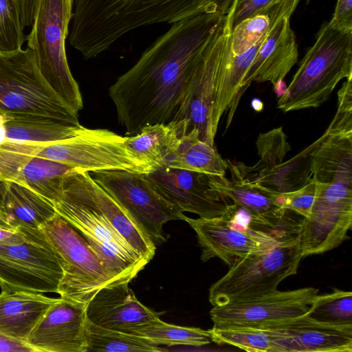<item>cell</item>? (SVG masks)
Returning a JSON list of instances; mask_svg holds the SVG:
<instances>
[{
	"instance_id": "cell-7",
	"label": "cell",
	"mask_w": 352,
	"mask_h": 352,
	"mask_svg": "<svg viewBox=\"0 0 352 352\" xmlns=\"http://www.w3.org/2000/svg\"><path fill=\"white\" fill-rule=\"evenodd\" d=\"M231 31L226 21L194 68L172 120L180 137L196 130L200 140L214 146L218 128L214 107L231 50Z\"/></svg>"
},
{
	"instance_id": "cell-6",
	"label": "cell",
	"mask_w": 352,
	"mask_h": 352,
	"mask_svg": "<svg viewBox=\"0 0 352 352\" xmlns=\"http://www.w3.org/2000/svg\"><path fill=\"white\" fill-rule=\"evenodd\" d=\"M302 258L298 233L285 236L230 267L210 287L209 301L212 306H223L276 292L282 280L297 273Z\"/></svg>"
},
{
	"instance_id": "cell-29",
	"label": "cell",
	"mask_w": 352,
	"mask_h": 352,
	"mask_svg": "<svg viewBox=\"0 0 352 352\" xmlns=\"http://www.w3.org/2000/svg\"><path fill=\"white\" fill-rule=\"evenodd\" d=\"M320 140V137L291 159L254 177H248L244 173L239 162L235 164L246 178L262 188L277 194L289 192L302 188L311 179V153Z\"/></svg>"
},
{
	"instance_id": "cell-9",
	"label": "cell",
	"mask_w": 352,
	"mask_h": 352,
	"mask_svg": "<svg viewBox=\"0 0 352 352\" xmlns=\"http://www.w3.org/2000/svg\"><path fill=\"white\" fill-rule=\"evenodd\" d=\"M41 229L63 268L60 298L87 305L102 288L119 284L82 234L63 217L56 213Z\"/></svg>"
},
{
	"instance_id": "cell-17",
	"label": "cell",
	"mask_w": 352,
	"mask_h": 352,
	"mask_svg": "<svg viewBox=\"0 0 352 352\" xmlns=\"http://www.w3.org/2000/svg\"><path fill=\"white\" fill-rule=\"evenodd\" d=\"M86 305L62 298L52 305L26 340L37 352H86Z\"/></svg>"
},
{
	"instance_id": "cell-44",
	"label": "cell",
	"mask_w": 352,
	"mask_h": 352,
	"mask_svg": "<svg viewBox=\"0 0 352 352\" xmlns=\"http://www.w3.org/2000/svg\"><path fill=\"white\" fill-rule=\"evenodd\" d=\"M10 119V116L0 113V145L7 142L6 124Z\"/></svg>"
},
{
	"instance_id": "cell-38",
	"label": "cell",
	"mask_w": 352,
	"mask_h": 352,
	"mask_svg": "<svg viewBox=\"0 0 352 352\" xmlns=\"http://www.w3.org/2000/svg\"><path fill=\"white\" fill-rule=\"evenodd\" d=\"M326 131L352 133V79H346L338 93V109Z\"/></svg>"
},
{
	"instance_id": "cell-12",
	"label": "cell",
	"mask_w": 352,
	"mask_h": 352,
	"mask_svg": "<svg viewBox=\"0 0 352 352\" xmlns=\"http://www.w3.org/2000/svg\"><path fill=\"white\" fill-rule=\"evenodd\" d=\"M89 173L129 212L155 245L165 241L163 226L166 223L183 220L185 214L155 190L144 173L122 170Z\"/></svg>"
},
{
	"instance_id": "cell-24",
	"label": "cell",
	"mask_w": 352,
	"mask_h": 352,
	"mask_svg": "<svg viewBox=\"0 0 352 352\" xmlns=\"http://www.w3.org/2000/svg\"><path fill=\"white\" fill-rule=\"evenodd\" d=\"M311 173L318 182L352 184V133L325 131L311 153Z\"/></svg>"
},
{
	"instance_id": "cell-28",
	"label": "cell",
	"mask_w": 352,
	"mask_h": 352,
	"mask_svg": "<svg viewBox=\"0 0 352 352\" xmlns=\"http://www.w3.org/2000/svg\"><path fill=\"white\" fill-rule=\"evenodd\" d=\"M212 341L249 352H290L287 338L270 327L213 326Z\"/></svg>"
},
{
	"instance_id": "cell-19",
	"label": "cell",
	"mask_w": 352,
	"mask_h": 352,
	"mask_svg": "<svg viewBox=\"0 0 352 352\" xmlns=\"http://www.w3.org/2000/svg\"><path fill=\"white\" fill-rule=\"evenodd\" d=\"M230 179L225 176L209 175L211 188L253 214L278 226H294L299 216L277 204L278 194L250 181L238 169L235 162L226 160Z\"/></svg>"
},
{
	"instance_id": "cell-23",
	"label": "cell",
	"mask_w": 352,
	"mask_h": 352,
	"mask_svg": "<svg viewBox=\"0 0 352 352\" xmlns=\"http://www.w3.org/2000/svg\"><path fill=\"white\" fill-rule=\"evenodd\" d=\"M58 298L43 294H0V333L26 342L32 329Z\"/></svg>"
},
{
	"instance_id": "cell-46",
	"label": "cell",
	"mask_w": 352,
	"mask_h": 352,
	"mask_svg": "<svg viewBox=\"0 0 352 352\" xmlns=\"http://www.w3.org/2000/svg\"><path fill=\"white\" fill-rule=\"evenodd\" d=\"M306 1L308 3L310 1V0H306Z\"/></svg>"
},
{
	"instance_id": "cell-5",
	"label": "cell",
	"mask_w": 352,
	"mask_h": 352,
	"mask_svg": "<svg viewBox=\"0 0 352 352\" xmlns=\"http://www.w3.org/2000/svg\"><path fill=\"white\" fill-rule=\"evenodd\" d=\"M74 0H34L28 46L50 87L75 113L83 107L78 82L70 71L65 50Z\"/></svg>"
},
{
	"instance_id": "cell-14",
	"label": "cell",
	"mask_w": 352,
	"mask_h": 352,
	"mask_svg": "<svg viewBox=\"0 0 352 352\" xmlns=\"http://www.w3.org/2000/svg\"><path fill=\"white\" fill-rule=\"evenodd\" d=\"M319 290L313 287L276 291L248 300L213 306V326L262 327L307 314Z\"/></svg>"
},
{
	"instance_id": "cell-37",
	"label": "cell",
	"mask_w": 352,
	"mask_h": 352,
	"mask_svg": "<svg viewBox=\"0 0 352 352\" xmlns=\"http://www.w3.org/2000/svg\"><path fill=\"white\" fill-rule=\"evenodd\" d=\"M316 181L313 178L302 188L286 193L278 194L279 207L294 211L303 217H309L315 201Z\"/></svg>"
},
{
	"instance_id": "cell-33",
	"label": "cell",
	"mask_w": 352,
	"mask_h": 352,
	"mask_svg": "<svg viewBox=\"0 0 352 352\" xmlns=\"http://www.w3.org/2000/svg\"><path fill=\"white\" fill-rule=\"evenodd\" d=\"M86 352H160L166 349L131 333L99 327L87 320Z\"/></svg>"
},
{
	"instance_id": "cell-47",
	"label": "cell",
	"mask_w": 352,
	"mask_h": 352,
	"mask_svg": "<svg viewBox=\"0 0 352 352\" xmlns=\"http://www.w3.org/2000/svg\"><path fill=\"white\" fill-rule=\"evenodd\" d=\"M0 221H1L0 220Z\"/></svg>"
},
{
	"instance_id": "cell-31",
	"label": "cell",
	"mask_w": 352,
	"mask_h": 352,
	"mask_svg": "<svg viewBox=\"0 0 352 352\" xmlns=\"http://www.w3.org/2000/svg\"><path fill=\"white\" fill-rule=\"evenodd\" d=\"M166 166L218 176H225L228 168L226 160L214 146L200 140L196 130L181 137L179 147Z\"/></svg>"
},
{
	"instance_id": "cell-39",
	"label": "cell",
	"mask_w": 352,
	"mask_h": 352,
	"mask_svg": "<svg viewBox=\"0 0 352 352\" xmlns=\"http://www.w3.org/2000/svg\"><path fill=\"white\" fill-rule=\"evenodd\" d=\"M279 0H234L226 14V23L232 28L241 21L259 12Z\"/></svg>"
},
{
	"instance_id": "cell-35",
	"label": "cell",
	"mask_w": 352,
	"mask_h": 352,
	"mask_svg": "<svg viewBox=\"0 0 352 352\" xmlns=\"http://www.w3.org/2000/svg\"><path fill=\"white\" fill-rule=\"evenodd\" d=\"M256 145L260 157L257 163L248 166L241 162V168L248 177H254L272 170L284 161L291 149L281 126L260 133Z\"/></svg>"
},
{
	"instance_id": "cell-13",
	"label": "cell",
	"mask_w": 352,
	"mask_h": 352,
	"mask_svg": "<svg viewBox=\"0 0 352 352\" xmlns=\"http://www.w3.org/2000/svg\"><path fill=\"white\" fill-rule=\"evenodd\" d=\"M352 225V184L316 182V194L309 217L298 232L303 257L331 250L347 237Z\"/></svg>"
},
{
	"instance_id": "cell-34",
	"label": "cell",
	"mask_w": 352,
	"mask_h": 352,
	"mask_svg": "<svg viewBox=\"0 0 352 352\" xmlns=\"http://www.w3.org/2000/svg\"><path fill=\"white\" fill-rule=\"evenodd\" d=\"M305 315L320 322L352 325V293L334 289L331 293L318 294Z\"/></svg>"
},
{
	"instance_id": "cell-3",
	"label": "cell",
	"mask_w": 352,
	"mask_h": 352,
	"mask_svg": "<svg viewBox=\"0 0 352 352\" xmlns=\"http://www.w3.org/2000/svg\"><path fill=\"white\" fill-rule=\"evenodd\" d=\"M89 173L77 169L65 176L57 214L85 238L118 283H129L148 264L118 232L99 208L92 193Z\"/></svg>"
},
{
	"instance_id": "cell-20",
	"label": "cell",
	"mask_w": 352,
	"mask_h": 352,
	"mask_svg": "<svg viewBox=\"0 0 352 352\" xmlns=\"http://www.w3.org/2000/svg\"><path fill=\"white\" fill-rule=\"evenodd\" d=\"M290 18H285L263 38L256 54L241 82L243 92L252 82H270L273 86L283 81L298 57Z\"/></svg>"
},
{
	"instance_id": "cell-1",
	"label": "cell",
	"mask_w": 352,
	"mask_h": 352,
	"mask_svg": "<svg viewBox=\"0 0 352 352\" xmlns=\"http://www.w3.org/2000/svg\"><path fill=\"white\" fill-rule=\"evenodd\" d=\"M226 21V15L205 13L171 24L118 78L109 94L126 134L173 120L196 64Z\"/></svg>"
},
{
	"instance_id": "cell-10",
	"label": "cell",
	"mask_w": 352,
	"mask_h": 352,
	"mask_svg": "<svg viewBox=\"0 0 352 352\" xmlns=\"http://www.w3.org/2000/svg\"><path fill=\"white\" fill-rule=\"evenodd\" d=\"M18 244H0L2 292L56 293L63 276L60 263L41 229H24Z\"/></svg>"
},
{
	"instance_id": "cell-30",
	"label": "cell",
	"mask_w": 352,
	"mask_h": 352,
	"mask_svg": "<svg viewBox=\"0 0 352 352\" xmlns=\"http://www.w3.org/2000/svg\"><path fill=\"white\" fill-rule=\"evenodd\" d=\"M90 186L99 208L113 228L144 259L151 261L156 250L153 242L129 212L91 177Z\"/></svg>"
},
{
	"instance_id": "cell-42",
	"label": "cell",
	"mask_w": 352,
	"mask_h": 352,
	"mask_svg": "<svg viewBox=\"0 0 352 352\" xmlns=\"http://www.w3.org/2000/svg\"><path fill=\"white\" fill-rule=\"evenodd\" d=\"M37 352L27 342L0 333V352Z\"/></svg>"
},
{
	"instance_id": "cell-18",
	"label": "cell",
	"mask_w": 352,
	"mask_h": 352,
	"mask_svg": "<svg viewBox=\"0 0 352 352\" xmlns=\"http://www.w3.org/2000/svg\"><path fill=\"white\" fill-rule=\"evenodd\" d=\"M87 320L104 328L131 332L160 318V314L141 303L128 283L100 289L86 305Z\"/></svg>"
},
{
	"instance_id": "cell-11",
	"label": "cell",
	"mask_w": 352,
	"mask_h": 352,
	"mask_svg": "<svg viewBox=\"0 0 352 352\" xmlns=\"http://www.w3.org/2000/svg\"><path fill=\"white\" fill-rule=\"evenodd\" d=\"M126 137L104 129L82 126L74 136L40 144L36 155L88 172L122 170L148 173L153 168L126 147Z\"/></svg>"
},
{
	"instance_id": "cell-36",
	"label": "cell",
	"mask_w": 352,
	"mask_h": 352,
	"mask_svg": "<svg viewBox=\"0 0 352 352\" xmlns=\"http://www.w3.org/2000/svg\"><path fill=\"white\" fill-rule=\"evenodd\" d=\"M23 31L13 0H0V53L21 49L26 41Z\"/></svg>"
},
{
	"instance_id": "cell-45",
	"label": "cell",
	"mask_w": 352,
	"mask_h": 352,
	"mask_svg": "<svg viewBox=\"0 0 352 352\" xmlns=\"http://www.w3.org/2000/svg\"><path fill=\"white\" fill-rule=\"evenodd\" d=\"M252 108L256 112H261L263 109V102L258 98H254L251 102Z\"/></svg>"
},
{
	"instance_id": "cell-43",
	"label": "cell",
	"mask_w": 352,
	"mask_h": 352,
	"mask_svg": "<svg viewBox=\"0 0 352 352\" xmlns=\"http://www.w3.org/2000/svg\"><path fill=\"white\" fill-rule=\"evenodd\" d=\"M25 239L23 230L15 229L0 221V244L12 245L22 243Z\"/></svg>"
},
{
	"instance_id": "cell-25",
	"label": "cell",
	"mask_w": 352,
	"mask_h": 352,
	"mask_svg": "<svg viewBox=\"0 0 352 352\" xmlns=\"http://www.w3.org/2000/svg\"><path fill=\"white\" fill-rule=\"evenodd\" d=\"M175 122L148 124L135 135L126 137V147L138 160L150 166L153 170L165 166L180 144Z\"/></svg>"
},
{
	"instance_id": "cell-8",
	"label": "cell",
	"mask_w": 352,
	"mask_h": 352,
	"mask_svg": "<svg viewBox=\"0 0 352 352\" xmlns=\"http://www.w3.org/2000/svg\"><path fill=\"white\" fill-rule=\"evenodd\" d=\"M0 113L80 124L78 114L45 80L28 47L0 53Z\"/></svg>"
},
{
	"instance_id": "cell-41",
	"label": "cell",
	"mask_w": 352,
	"mask_h": 352,
	"mask_svg": "<svg viewBox=\"0 0 352 352\" xmlns=\"http://www.w3.org/2000/svg\"><path fill=\"white\" fill-rule=\"evenodd\" d=\"M21 28L31 27L33 20L34 0H13Z\"/></svg>"
},
{
	"instance_id": "cell-2",
	"label": "cell",
	"mask_w": 352,
	"mask_h": 352,
	"mask_svg": "<svg viewBox=\"0 0 352 352\" xmlns=\"http://www.w3.org/2000/svg\"><path fill=\"white\" fill-rule=\"evenodd\" d=\"M233 1L74 0L69 44L91 59L137 28L205 13L226 15Z\"/></svg>"
},
{
	"instance_id": "cell-27",
	"label": "cell",
	"mask_w": 352,
	"mask_h": 352,
	"mask_svg": "<svg viewBox=\"0 0 352 352\" xmlns=\"http://www.w3.org/2000/svg\"><path fill=\"white\" fill-rule=\"evenodd\" d=\"M82 126L44 116H11L6 124L8 142L40 144L74 136Z\"/></svg>"
},
{
	"instance_id": "cell-4",
	"label": "cell",
	"mask_w": 352,
	"mask_h": 352,
	"mask_svg": "<svg viewBox=\"0 0 352 352\" xmlns=\"http://www.w3.org/2000/svg\"><path fill=\"white\" fill-rule=\"evenodd\" d=\"M343 78L352 79V30H340L327 22L276 107L284 112L318 107Z\"/></svg>"
},
{
	"instance_id": "cell-16",
	"label": "cell",
	"mask_w": 352,
	"mask_h": 352,
	"mask_svg": "<svg viewBox=\"0 0 352 352\" xmlns=\"http://www.w3.org/2000/svg\"><path fill=\"white\" fill-rule=\"evenodd\" d=\"M183 220L197 234L202 250L201 261L217 257L229 267L248 255L270 248L285 237L278 238L256 230H242L221 216L193 219L184 215Z\"/></svg>"
},
{
	"instance_id": "cell-21",
	"label": "cell",
	"mask_w": 352,
	"mask_h": 352,
	"mask_svg": "<svg viewBox=\"0 0 352 352\" xmlns=\"http://www.w3.org/2000/svg\"><path fill=\"white\" fill-rule=\"evenodd\" d=\"M265 326L273 327L286 335L292 352L352 351V325L320 322L305 314Z\"/></svg>"
},
{
	"instance_id": "cell-15",
	"label": "cell",
	"mask_w": 352,
	"mask_h": 352,
	"mask_svg": "<svg viewBox=\"0 0 352 352\" xmlns=\"http://www.w3.org/2000/svg\"><path fill=\"white\" fill-rule=\"evenodd\" d=\"M144 176L166 201L183 213L201 218L219 217L230 204L211 188L208 174L165 166Z\"/></svg>"
},
{
	"instance_id": "cell-40",
	"label": "cell",
	"mask_w": 352,
	"mask_h": 352,
	"mask_svg": "<svg viewBox=\"0 0 352 352\" xmlns=\"http://www.w3.org/2000/svg\"><path fill=\"white\" fill-rule=\"evenodd\" d=\"M329 23L340 30H352V0H337L334 13Z\"/></svg>"
},
{
	"instance_id": "cell-26",
	"label": "cell",
	"mask_w": 352,
	"mask_h": 352,
	"mask_svg": "<svg viewBox=\"0 0 352 352\" xmlns=\"http://www.w3.org/2000/svg\"><path fill=\"white\" fill-rule=\"evenodd\" d=\"M299 0H279L248 17L231 31V50L240 55L265 38L283 19L290 18Z\"/></svg>"
},
{
	"instance_id": "cell-32",
	"label": "cell",
	"mask_w": 352,
	"mask_h": 352,
	"mask_svg": "<svg viewBox=\"0 0 352 352\" xmlns=\"http://www.w3.org/2000/svg\"><path fill=\"white\" fill-rule=\"evenodd\" d=\"M129 333L158 346H201L213 342L210 329L172 324L160 318L138 327Z\"/></svg>"
},
{
	"instance_id": "cell-22",
	"label": "cell",
	"mask_w": 352,
	"mask_h": 352,
	"mask_svg": "<svg viewBox=\"0 0 352 352\" xmlns=\"http://www.w3.org/2000/svg\"><path fill=\"white\" fill-rule=\"evenodd\" d=\"M56 214L54 203L16 182H0V220L19 230L40 229Z\"/></svg>"
}]
</instances>
